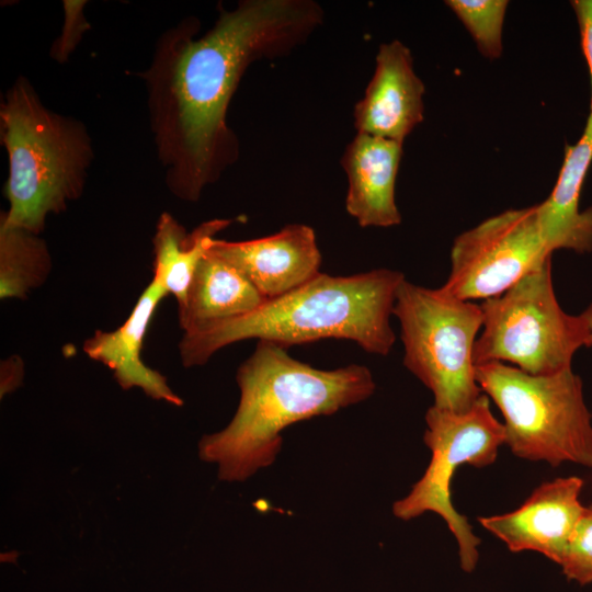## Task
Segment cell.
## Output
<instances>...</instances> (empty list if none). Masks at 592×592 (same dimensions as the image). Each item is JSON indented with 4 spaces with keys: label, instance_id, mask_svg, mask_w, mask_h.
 Instances as JSON below:
<instances>
[{
    "label": "cell",
    "instance_id": "obj_1",
    "mask_svg": "<svg viewBox=\"0 0 592 592\" xmlns=\"http://www.w3.org/2000/svg\"><path fill=\"white\" fill-rule=\"evenodd\" d=\"M321 15L311 1L246 0L224 10L202 36L194 18L160 35L139 76L166 184L177 198L198 201L235 162L238 144L227 111L249 65L300 43Z\"/></svg>",
    "mask_w": 592,
    "mask_h": 592
},
{
    "label": "cell",
    "instance_id": "obj_2",
    "mask_svg": "<svg viewBox=\"0 0 592 592\" xmlns=\"http://www.w3.org/2000/svg\"><path fill=\"white\" fill-rule=\"evenodd\" d=\"M236 379L240 400L234 418L198 443L200 457L218 464L225 481H243L272 465L282 447L281 433L291 424L333 414L366 400L376 388L364 365L319 369L264 340L239 366Z\"/></svg>",
    "mask_w": 592,
    "mask_h": 592
},
{
    "label": "cell",
    "instance_id": "obj_3",
    "mask_svg": "<svg viewBox=\"0 0 592 592\" xmlns=\"http://www.w3.org/2000/svg\"><path fill=\"white\" fill-rule=\"evenodd\" d=\"M401 272L376 269L350 275L320 273L244 316L183 332L179 356L184 367L202 366L220 349L248 339L285 349L323 339L355 342L364 351L387 355L396 341L389 318Z\"/></svg>",
    "mask_w": 592,
    "mask_h": 592
},
{
    "label": "cell",
    "instance_id": "obj_4",
    "mask_svg": "<svg viewBox=\"0 0 592 592\" xmlns=\"http://www.w3.org/2000/svg\"><path fill=\"white\" fill-rule=\"evenodd\" d=\"M0 139L9 163L0 221L41 235L49 215L83 194L92 139L81 121L48 109L24 76L0 103Z\"/></svg>",
    "mask_w": 592,
    "mask_h": 592
},
{
    "label": "cell",
    "instance_id": "obj_5",
    "mask_svg": "<svg viewBox=\"0 0 592 592\" xmlns=\"http://www.w3.org/2000/svg\"><path fill=\"white\" fill-rule=\"evenodd\" d=\"M475 374L503 415L504 444L515 456L592 468V414L572 368L536 376L504 363H487L477 365Z\"/></svg>",
    "mask_w": 592,
    "mask_h": 592
},
{
    "label": "cell",
    "instance_id": "obj_6",
    "mask_svg": "<svg viewBox=\"0 0 592 592\" xmlns=\"http://www.w3.org/2000/svg\"><path fill=\"white\" fill-rule=\"evenodd\" d=\"M392 315L400 325L403 364L433 394L434 407L468 411L483 394L476 380L474 346L481 330V306L456 298L442 287L405 280Z\"/></svg>",
    "mask_w": 592,
    "mask_h": 592
},
{
    "label": "cell",
    "instance_id": "obj_7",
    "mask_svg": "<svg viewBox=\"0 0 592 592\" xmlns=\"http://www.w3.org/2000/svg\"><path fill=\"white\" fill-rule=\"evenodd\" d=\"M483 321L474 346V363H509L530 375H554L571 368L585 346L582 317L567 314L553 285L551 259L503 294L480 304Z\"/></svg>",
    "mask_w": 592,
    "mask_h": 592
},
{
    "label": "cell",
    "instance_id": "obj_8",
    "mask_svg": "<svg viewBox=\"0 0 592 592\" xmlns=\"http://www.w3.org/2000/svg\"><path fill=\"white\" fill-rule=\"evenodd\" d=\"M425 423L423 440L432 453L430 464L409 494L392 504V513L403 521L425 512L439 514L456 538L462 569L471 572L478 562L481 540L466 516L454 508L451 482L462 465L485 467L496 460L504 444V426L493 415L485 394L462 413L432 406L425 413Z\"/></svg>",
    "mask_w": 592,
    "mask_h": 592
},
{
    "label": "cell",
    "instance_id": "obj_9",
    "mask_svg": "<svg viewBox=\"0 0 592 592\" xmlns=\"http://www.w3.org/2000/svg\"><path fill=\"white\" fill-rule=\"evenodd\" d=\"M537 206L509 209L462 232L451 250V272L441 286L463 300L503 294L551 259Z\"/></svg>",
    "mask_w": 592,
    "mask_h": 592
},
{
    "label": "cell",
    "instance_id": "obj_10",
    "mask_svg": "<svg viewBox=\"0 0 592 592\" xmlns=\"http://www.w3.org/2000/svg\"><path fill=\"white\" fill-rule=\"evenodd\" d=\"M582 487L574 476L544 482L516 510L478 522L511 551H537L560 565L585 508Z\"/></svg>",
    "mask_w": 592,
    "mask_h": 592
},
{
    "label": "cell",
    "instance_id": "obj_11",
    "mask_svg": "<svg viewBox=\"0 0 592 592\" xmlns=\"http://www.w3.org/2000/svg\"><path fill=\"white\" fill-rule=\"evenodd\" d=\"M208 250L239 271L266 300L321 273L315 231L303 224H291L271 236L244 241L215 238Z\"/></svg>",
    "mask_w": 592,
    "mask_h": 592
},
{
    "label": "cell",
    "instance_id": "obj_12",
    "mask_svg": "<svg viewBox=\"0 0 592 592\" xmlns=\"http://www.w3.org/2000/svg\"><path fill=\"white\" fill-rule=\"evenodd\" d=\"M423 94L410 49L397 39L380 45L374 75L354 109L357 133L402 144L423 119Z\"/></svg>",
    "mask_w": 592,
    "mask_h": 592
},
{
    "label": "cell",
    "instance_id": "obj_13",
    "mask_svg": "<svg viewBox=\"0 0 592 592\" xmlns=\"http://www.w3.org/2000/svg\"><path fill=\"white\" fill-rule=\"evenodd\" d=\"M167 295L163 287L151 280L124 323L111 331L96 330L83 342L82 349L90 358L107 366L123 389L138 387L155 400L182 406V399L168 386L166 377L141 360L148 326Z\"/></svg>",
    "mask_w": 592,
    "mask_h": 592
},
{
    "label": "cell",
    "instance_id": "obj_14",
    "mask_svg": "<svg viewBox=\"0 0 592 592\" xmlns=\"http://www.w3.org/2000/svg\"><path fill=\"white\" fill-rule=\"evenodd\" d=\"M402 144L357 133L348 145L342 166L348 177L345 208L361 227H391L401 223L395 184Z\"/></svg>",
    "mask_w": 592,
    "mask_h": 592
},
{
    "label": "cell",
    "instance_id": "obj_15",
    "mask_svg": "<svg viewBox=\"0 0 592 592\" xmlns=\"http://www.w3.org/2000/svg\"><path fill=\"white\" fill-rule=\"evenodd\" d=\"M592 162V113L580 139L566 146L565 159L550 195L537 206L543 235L554 252L592 251V206L579 209L583 181Z\"/></svg>",
    "mask_w": 592,
    "mask_h": 592
},
{
    "label": "cell",
    "instance_id": "obj_16",
    "mask_svg": "<svg viewBox=\"0 0 592 592\" xmlns=\"http://www.w3.org/2000/svg\"><path fill=\"white\" fill-rule=\"evenodd\" d=\"M265 301L239 271L207 250L194 272L184 303L178 307L179 325L187 332L244 316Z\"/></svg>",
    "mask_w": 592,
    "mask_h": 592
},
{
    "label": "cell",
    "instance_id": "obj_17",
    "mask_svg": "<svg viewBox=\"0 0 592 592\" xmlns=\"http://www.w3.org/2000/svg\"><path fill=\"white\" fill-rule=\"evenodd\" d=\"M234 223L231 219H210L187 232L172 214H160L152 237V278L178 307L186 297L194 272L208 250L215 235Z\"/></svg>",
    "mask_w": 592,
    "mask_h": 592
},
{
    "label": "cell",
    "instance_id": "obj_18",
    "mask_svg": "<svg viewBox=\"0 0 592 592\" xmlns=\"http://www.w3.org/2000/svg\"><path fill=\"white\" fill-rule=\"evenodd\" d=\"M53 267L41 235L0 221V298L24 299L43 286Z\"/></svg>",
    "mask_w": 592,
    "mask_h": 592
},
{
    "label": "cell",
    "instance_id": "obj_19",
    "mask_svg": "<svg viewBox=\"0 0 592 592\" xmlns=\"http://www.w3.org/2000/svg\"><path fill=\"white\" fill-rule=\"evenodd\" d=\"M445 4L462 21L485 57L496 59L501 56L502 26L509 1L447 0Z\"/></svg>",
    "mask_w": 592,
    "mask_h": 592
},
{
    "label": "cell",
    "instance_id": "obj_20",
    "mask_svg": "<svg viewBox=\"0 0 592 592\" xmlns=\"http://www.w3.org/2000/svg\"><path fill=\"white\" fill-rule=\"evenodd\" d=\"M559 566L569 580L592 582V505L584 508Z\"/></svg>",
    "mask_w": 592,
    "mask_h": 592
},
{
    "label": "cell",
    "instance_id": "obj_21",
    "mask_svg": "<svg viewBox=\"0 0 592 592\" xmlns=\"http://www.w3.org/2000/svg\"><path fill=\"white\" fill-rule=\"evenodd\" d=\"M87 1L66 0L64 1V24L59 36L54 41L49 55L59 64L68 60L69 56L81 42L84 33L91 27L84 8Z\"/></svg>",
    "mask_w": 592,
    "mask_h": 592
},
{
    "label": "cell",
    "instance_id": "obj_22",
    "mask_svg": "<svg viewBox=\"0 0 592 592\" xmlns=\"http://www.w3.org/2000/svg\"><path fill=\"white\" fill-rule=\"evenodd\" d=\"M570 4L577 16L581 38V47L590 72V113H592V0H572L570 1Z\"/></svg>",
    "mask_w": 592,
    "mask_h": 592
},
{
    "label": "cell",
    "instance_id": "obj_23",
    "mask_svg": "<svg viewBox=\"0 0 592 592\" xmlns=\"http://www.w3.org/2000/svg\"><path fill=\"white\" fill-rule=\"evenodd\" d=\"M24 376V362L21 356L14 354L1 361L0 365V391L1 397L12 392L21 386Z\"/></svg>",
    "mask_w": 592,
    "mask_h": 592
},
{
    "label": "cell",
    "instance_id": "obj_24",
    "mask_svg": "<svg viewBox=\"0 0 592 592\" xmlns=\"http://www.w3.org/2000/svg\"><path fill=\"white\" fill-rule=\"evenodd\" d=\"M580 316L582 317L588 331L585 346L592 348V304L589 305Z\"/></svg>",
    "mask_w": 592,
    "mask_h": 592
}]
</instances>
